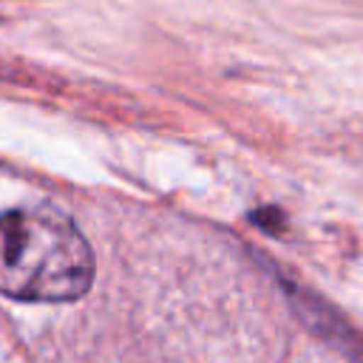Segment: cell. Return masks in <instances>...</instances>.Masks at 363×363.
Returning <instances> with one entry per match:
<instances>
[{"label": "cell", "mask_w": 363, "mask_h": 363, "mask_svg": "<svg viewBox=\"0 0 363 363\" xmlns=\"http://www.w3.org/2000/svg\"><path fill=\"white\" fill-rule=\"evenodd\" d=\"M94 281V252L60 210L0 213V292L17 301H74Z\"/></svg>", "instance_id": "cell-1"}]
</instances>
